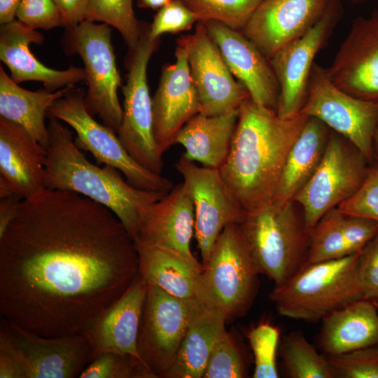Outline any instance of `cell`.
Listing matches in <instances>:
<instances>
[{
	"label": "cell",
	"mask_w": 378,
	"mask_h": 378,
	"mask_svg": "<svg viewBox=\"0 0 378 378\" xmlns=\"http://www.w3.org/2000/svg\"><path fill=\"white\" fill-rule=\"evenodd\" d=\"M308 118L300 113L281 118L251 98L241 105L227 157L218 170L244 212L273 202L289 151Z\"/></svg>",
	"instance_id": "obj_2"
},
{
	"label": "cell",
	"mask_w": 378,
	"mask_h": 378,
	"mask_svg": "<svg viewBox=\"0 0 378 378\" xmlns=\"http://www.w3.org/2000/svg\"><path fill=\"white\" fill-rule=\"evenodd\" d=\"M372 156H373V160L378 162V125L375 130L374 136H373Z\"/></svg>",
	"instance_id": "obj_48"
},
{
	"label": "cell",
	"mask_w": 378,
	"mask_h": 378,
	"mask_svg": "<svg viewBox=\"0 0 378 378\" xmlns=\"http://www.w3.org/2000/svg\"><path fill=\"white\" fill-rule=\"evenodd\" d=\"M195 220L192 197L185 183H180L145 209L134 242L172 249L193 258L190 241Z\"/></svg>",
	"instance_id": "obj_23"
},
{
	"label": "cell",
	"mask_w": 378,
	"mask_h": 378,
	"mask_svg": "<svg viewBox=\"0 0 378 378\" xmlns=\"http://www.w3.org/2000/svg\"><path fill=\"white\" fill-rule=\"evenodd\" d=\"M85 94L83 90L71 87L50 108L48 115L71 127L77 134L74 141L78 148L91 153L99 164L117 169L135 188L163 193L169 192L174 187L169 179L139 164L125 148L115 132L93 118L86 108Z\"/></svg>",
	"instance_id": "obj_8"
},
{
	"label": "cell",
	"mask_w": 378,
	"mask_h": 378,
	"mask_svg": "<svg viewBox=\"0 0 378 378\" xmlns=\"http://www.w3.org/2000/svg\"><path fill=\"white\" fill-rule=\"evenodd\" d=\"M300 113L322 121L372 161V141L378 125V100L360 99L344 92L332 83L326 68L314 63Z\"/></svg>",
	"instance_id": "obj_12"
},
{
	"label": "cell",
	"mask_w": 378,
	"mask_h": 378,
	"mask_svg": "<svg viewBox=\"0 0 378 378\" xmlns=\"http://www.w3.org/2000/svg\"><path fill=\"white\" fill-rule=\"evenodd\" d=\"M16 18L34 29L64 27L61 13L53 0H22Z\"/></svg>",
	"instance_id": "obj_41"
},
{
	"label": "cell",
	"mask_w": 378,
	"mask_h": 378,
	"mask_svg": "<svg viewBox=\"0 0 378 378\" xmlns=\"http://www.w3.org/2000/svg\"><path fill=\"white\" fill-rule=\"evenodd\" d=\"M239 110L217 115L198 113L178 132L174 144L183 146L187 159L219 169L227 157Z\"/></svg>",
	"instance_id": "obj_26"
},
{
	"label": "cell",
	"mask_w": 378,
	"mask_h": 378,
	"mask_svg": "<svg viewBox=\"0 0 378 378\" xmlns=\"http://www.w3.org/2000/svg\"><path fill=\"white\" fill-rule=\"evenodd\" d=\"M43 40L41 33L18 20L1 25L0 59L15 83L38 81L47 90L54 92L85 80L84 68L71 66L56 70L41 63L30 51L29 45H40Z\"/></svg>",
	"instance_id": "obj_24"
},
{
	"label": "cell",
	"mask_w": 378,
	"mask_h": 378,
	"mask_svg": "<svg viewBox=\"0 0 378 378\" xmlns=\"http://www.w3.org/2000/svg\"><path fill=\"white\" fill-rule=\"evenodd\" d=\"M278 327L261 323L252 328L246 335L254 358L253 378H277L276 355L279 342Z\"/></svg>",
	"instance_id": "obj_36"
},
{
	"label": "cell",
	"mask_w": 378,
	"mask_h": 378,
	"mask_svg": "<svg viewBox=\"0 0 378 378\" xmlns=\"http://www.w3.org/2000/svg\"><path fill=\"white\" fill-rule=\"evenodd\" d=\"M359 281L363 299L378 301V232L360 252Z\"/></svg>",
	"instance_id": "obj_42"
},
{
	"label": "cell",
	"mask_w": 378,
	"mask_h": 378,
	"mask_svg": "<svg viewBox=\"0 0 378 378\" xmlns=\"http://www.w3.org/2000/svg\"><path fill=\"white\" fill-rule=\"evenodd\" d=\"M80 378H155L139 359L128 354L102 353L84 369Z\"/></svg>",
	"instance_id": "obj_37"
},
{
	"label": "cell",
	"mask_w": 378,
	"mask_h": 378,
	"mask_svg": "<svg viewBox=\"0 0 378 378\" xmlns=\"http://www.w3.org/2000/svg\"><path fill=\"white\" fill-rule=\"evenodd\" d=\"M0 329L7 334L26 378L79 377L92 361L89 344L82 333L48 337L1 317Z\"/></svg>",
	"instance_id": "obj_16"
},
{
	"label": "cell",
	"mask_w": 378,
	"mask_h": 378,
	"mask_svg": "<svg viewBox=\"0 0 378 378\" xmlns=\"http://www.w3.org/2000/svg\"><path fill=\"white\" fill-rule=\"evenodd\" d=\"M370 162L352 143L331 130L318 167L293 199L309 232L327 211L356 193Z\"/></svg>",
	"instance_id": "obj_9"
},
{
	"label": "cell",
	"mask_w": 378,
	"mask_h": 378,
	"mask_svg": "<svg viewBox=\"0 0 378 378\" xmlns=\"http://www.w3.org/2000/svg\"><path fill=\"white\" fill-rule=\"evenodd\" d=\"M321 321L318 343L327 356L378 345V308L373 301H354Z\"/></svg>",
	"instance_id": "obj_25"
},
{
	"label": "cell",
	"mask_w": 378,
	"mask_h": 378,
	"mask_svg": "<svg viewBox=\"0 0 378 378\" xmlns=\"http://www.w3.org/2000/svg\"><path fill=\"white\" fill-rule=\"evenodd\" d=\"M152 106L154 138L163 154L174 145L176 136L184 125L200 113V101L186 48L179 38L175 62L163 66Z\"/></svg>",
	"instance_id": "obj_18"
},
{
	"label": "cell",
	"mask_w": 378,
	"mask_h": 378,
	"mask_svg": "<svg viewBox=\"0 0 378 378\" xmlns=\"http://www.w3.org/2000/svg\"><path fill=\"white\" fill-rule=\"evenodd\" d=\"M203 305L196 298L175 297L148 284L137 347L142 362L155 378H165L191 321Z\"/></svg>",
	"instance_id": "obj_11"
},
{
	"label": "cell",
	"mask_w": 378,
	"mask_h": 378,
	"mask_svg": "<svg viewBox=\"0 0 378 378\" xmlns=\"http://www.w3.org/2000/svg\"><path fill=\"white\" fill-rule=\"evenodd\" d=\"M22 0H0V23L7 24L15 20Z\"/></svg>",
	"instance_id": "obj_46"
},
{
	"label": "cell",
	"mask_w": 378,
	"mask_h": 378,
	"mask_svg": "<svg viewBox=\"0 0 378 378\" xmlns=\"http://www.w3.org/2000/svg\"><path fill=\"white\" fill-rule=\"evenodd\" d=\"M86 20L115 28L130 50L139 42L141 25L135 17L133 0H90Z\"/></svg>",
	"instance_id": "obj_34"
},
{
	"label": "cell",
	"mask_w": 378,
	"mask_h": 378,
	"mask_svg": "<svg viewBox=\"0 0 378 378\" xmlns=\"http://www.w3.org/2000/svg\"><path fill=\"white\" fill-rule=\"evenodd\" d=\"M21 200L15 197L1 198L0 201V237L16 214Z\"/></svg>",
	"instance_id": "obj_45"
},
{
	"label": "cell",
	"mask_w": 378,
	"mask_h": 378,
	"mask_svg": "<svg viewBox=\"0 0 378 378\" xmlns=\"http://www.w3.org/2000/svg\"><path fill=\"white\" fill-rule=\"evenodd\" d=\"M330 0H262L241 31L268 59L307 32Z\"/></svg>",
	"instance_id": "obj_19"
},
{
	"label": "cell",
	"mask_w": 378,
	"mask_h": 378,
	"mask_svg": "<svg viewBox=\"0 0 378 378\" xmlns=\"http://www.w3.org/2000/svg\"><path fill=\"white\" fill-rule=\"evenodd\" d=\"M294 201L272 202L244 212L238 223L260 274L279 286L305 263L309 241L302 211Z\"/></svg>",
	"instance_id": "obj_5"
},
{
	"label": "cell",
	"mask_w": 378,
	"mask_h": 378,
	"mask_svg": "<svg viewBox=\"0 0 378 378\" xmlns=\"http://www.w3.org/2000/svg\"><path fill=\"white\" fill-rule=\"evenodd\" d=\"M199 22L216 21L241 31L262 0H180Z\"/></svg>",
	"instance_id": "obj_33"
},
{
	"label": "cell",
	"mask_w": 378,
	"mask_h": 378,
	"mask_svg": "<svg viewBox=\"0 0 378 378\" xmlns=\"http://www.w3.org/2000/svg\"><path fill=\"white\" fill-rule=\"evenodd\" d=\"M66 29L73 28L87 18L90 0H53Z\"/></svg>",
	"instance_id": "obj_44"
},
{
	"label": "cell",
	"mask_w": 378,
	"mask_h": 378,
	"mask_svg": "<svg viewBox=\"0 0 378 378\" xmlns=\"http://www.w3.org/2000/svg\"><path fill=\"white\" fill-rule=\"evenodd\" d=\"M63 43L66 52L78 55L83 62L87 110L118 133L122 119L118 97L121 77L111 43V26L85 20L66 29Z\"/></svg>",
	"instance_id": "obj_7"
},
{
	"label": "cell",
	"mask_w": 378,
	"mask_h": 378,
	"mask_svg": "<svg viewBox=\"0 0 378 378\" xmlns=\"http://www.w3.org/2000/svg\"><path fill=\"white\" fill-rule=\"evenodd\" d=\"M331 130L322 121L309 117L288 155L273 202L293 201L318 167Z\"/></svg>",
	"instance_id": "obj_29"
},
{
	"label": "cell",
	"mask_w": 378,
	"mask_h": 378,
	"mask_svg": "<svg viewBox=\"0 0 378 378\" xmlns=\"http://www.w3.org/2000/svg\"><path fill=\"white\" fill-rule=\"evenodd\" d=\"M176 168L193 201L194 235L204 267L223 230L230 223H239L244 211L225 184L218 169L199 167L183 154Z\"/></svg>",
	"instance_id": "obj_14"
},
{
	"label": "cell",
	"mask_w": 378,
	"mask_h": 378,
	"mask_svg": "<svg viewBox=\"0 0 378 378\" xmlns=\"http://www.w3.org/2000/svg\"><path fill=\"white\" fill-rule=\"evenodd\" d=\"M337 208L342 212L378 221V162L372 160L366 178L356 193Z\"/></svg>",
	"instance_id": "obj_39"
},
{
	"label": "cell",
	"mask_w": 378,
	"mask_h": 378,
	"mask_svg": "<svg viewBox=\"0 0 378 378\" xmlns=\"http://www.w3.org/2000/svg\"><path fill=\"white\" fill-rule=\"evenodd\" d=\"M374 302V304H376V306H377V308H378V301H377V302Z\"/></svg>",
	"instance_id": "obj_49"
},
{
	"label": "cell",
	"mask_w": 378,
	"mask_h": 378,
	"mask_svg": "<svg viewBox=\"0 0 378 378\" xmlns=\"http://www.w3.org/2000/svg\"><path fill=\"white\" fill-rule=\"evenodd\" d=\"M225 316L203 305L191 321L165 378H202L209 358L226 332Z\"/></svg>",
	"instance_id": "obj_30"
},
{
	"label": "cell",
	"mask_w": 378,
	"mask_h": 378,
	"mask_svg": "<svg viewBox=\"0 0 378 378\" xmlns=\"http://www.w3.org/2000/svg\"><path fill=\"white\" fill-rule=\"evenodd\" d=\"M232 75L255 103L276 110L279 87L270 59L241 31L216 21L202 22Z\"/></svg>",
	"instance_id": "obj_20"
},
{
	"label": "cell",
	"mask_w": 378,
	"mask_h": 378,
	"mask_svg": "<svg viewBox=\"0 0 378 378\" xmlns=\"http://www.w3.org/2000/svg\"><path fill=\"white\" fill-rule=\"evenodd\" d=\"M282 365L290 378H337L328 356L319 354L301 331L284 335L281 344Z\"/></svg>",
	"instance_id": "obj_32"
},
{
	"label": "cell",
	"mask_w": 378,
	"mask_h": 378,
	"mask_svg": "<svg viewBox=\"0 0 378 378\" xmlns=\"http://www.w3.org/2000/svg\"><path fill=\"white\" fill-rule=\"evenodd\" d=\"M247 375L245 350L238 339L226 331L214 346L202 378H244Z\"/></svg>",
	"instance_id": "obj_35"
},
{
	"label": "cell",
	"mask_w": 378,
	"mask_h": 378,
	"mask_svg": "<svg viewBox=\"0 0 378 378\" xmlns=\"http://www.w3.org/2000/svg\"><path fill=\"white\" fill-rule=\"evenodd\" d=\"M258 274L238 223H230L217 238L204 266L197 298L219 310L227 321L243 316L256 298Z\"/></svg>",
	"instance_id": "obj_6"
},
{
	"label": "cell",
	"mask_w": 378,
	"mask_h": 378,
	"mask_svg": "<svg viewBox=\"0 0 378 378\" xmlns=\"http://www.w3.org/2000/svg\"><path fill=\"white\" fill-rule=\"evenodd\" d=\"M179 39L186 48L200 113L221 115L239 109L250 98L245 87L234 78L202 22H197L194 33Z\"/></svg>",
	"instance_id": "obj_15"
},
{
	"label": "cell",
	"mask_w": 378,
	"mask_h": 378,
	"mask_svg": "<svg viewBox=\"0 0 378 378\" xmlns=\"http://www.w3.org/2000/svg\"><path fill=\"white\" fill-rule=\"evenodd\" d=\"M49 118L46 188L76 192L106 206L134 241L144 211L166 193L139 189L117 169L93 164L76 145L69 128L61 120Z\"/></svg>",
	"instance_id": "obj_3"
},
{
	"label": "cell",
	"mask_w": 378,
	"mask_h": 378,
	"mask_svg": "<svg viewBox=\"0 0 378 378\" xmlns=\"http://www.w3.org/2000/svg\"><path fill=\"white\" fill-rule=\"evenodd\" d=\"M71 87L54 92L27 90L20 87L0 66V117L21 126L46 148L48 130L45 117L53 104Z\"/></svg>",
	"instance_id": "obj_28"
},
{
	"label": "cell",
	"mask_w": 378,
	"mask_h": 378,
	"mask_svg": "<svg viewBox=\"0 0 378 378\" xmlns=\"http://www.w3.org/2000/svg\"><path fill=\"white\" fill-rule=\"evenodd\" d=\"M328 358L337 378H378V345Z\"/></svg>",
	"instance_id": "obj_38"
},
{
	"label": "cell",
	"mask_w": 378,
	"mask_h": 378,
	"mask_svg": "<svg viewBox=\"0 0 378 378\" xmlns=\"http://www.w3.org/2000/svg\"><path fill=\"white\" fill-rule=\"evenodd\" d=\"M198 22L197 16L180 0H172L158 10L149 26V35L158 39L163 34L188 30Z\"/></svg>",
	"instance_id": "obj_40"
},
{
	"label": "cell",
	"mask_w": 378,
	"mask_h": 378,
	"mask_svg": "<svg viewBox=\"0 0 378 378\" xmlns=\"http://www.w3.org/2000/svg\"><path fill=\"white\" fill-rule=\"evenodd\" d=\"M159 38L149 35V27L141 26L139 42L130 50L128 74L122 86V119L118 136L129 154L148 170L161 174L162 153L153 134L152 99L147 80L150 57L157 50Z\"/></svg>",
	"instance_id": "obj_10"
},
{
	"label": "cell",
	"mask_w": 378,
	"mask_h": 378,
	"mask_svg": "<svg viewBox=\"0 0 378 378\" xmlns=\"http://www.w3.org/2000/svg\"><path fill=\"white\" fill-rule=\"evenodd\" d=\"M363 246V232L358 219L335 207L310 231L304 264L340 259L359 253Z\"/></svg>",
	"instance_id": "obj_31"
},
{
	"label": "cell",
	"mask_w": 378,
	"mask_h": 378,
	"mask_svg": "<svg viewBox=\"0 0 378 378\" xmlns=\"http://www.w3.org/2000/svg\"><path fill=\"white\" fill-rule=\"evenodd\" d=\"M0 378H26L20 359L2 329H0Z\"/></svg>",
	"instance_id": "obj_43"
},
{
	"label": "cell",
	"mask_w": 378,
	"mask_h": 378,
	"mask_svg": "<svg viewBox=\"0 0 378 378\" xmlns=\"http://www.w3.org/2000/svg\"><path fill=\"white\" fill-rule=\"evenodd\" d=\"M140 274L148 284L181 298H197L202 263L193 257L166 248L136 243Z\"/></svg>",
	"instance_id": "obj_27"
},
{
	"label": "cell",
	"mask_w": 378,
	"mask_h": 378,
	"mask_svg": "<svg viewBox=\"0 0 378 378\" xmlns=\"http://www.w3.org/2000/svg\"><path fill=\"white\" fill-rule=\"evenodd\" d=\"M136 244L106 206L45 188L0 237V314L39 335L83 332L139 274Z\"/></svg>",
	"instance_id": "obj_1"
},
{
	"label": "cell",
	"mask_w": 378,
	"mask_h": 378,
	"mask_svg": "<svg viewBox=\"0 0 378 378\" xmlns=\"http://www.w3.org/2000/svg\"><path fill=\"white\" fill-rule=\"evenodd\" d=\"M46 148L21 126L0 117V197L30 198L46 188Z\"/></svg>",
	"instance_id": "obj_21"
},
{
	"label": "cell",
	"mask_w": 378,
	"mask_h": 378,
	"mask_svg": "<svg viewBox=\"0 0 378 378\" xmlns=\"http://www.w3.org/2000/svg\"><path fill=\"white\" fill-rule=\"evenodd\" d=\"M342 14V1L330 0L323 15L307 32L269 59L279 87L276 113L281 118H290L300 113L314 59Z\"/></svg>",
	"instance_id": "obj_13"
},
{
	"label": "cell",
	"mask_w": 378,
	"mask_h": 378,
	"mask_svg": "<svg viewBox=\"0 0 378 378\" xmlns=\"http://www.w3.org/2000/svg\"><path fill=\"white\" fill-rule=\"evenodd\" d=\"M360 253L304 264L270 295L281 316L316 322L331 312L363 299L359 281Z\"/></svg>",
	"instance_id": "obj_4"
},
{
	"label": "cell",
	"mask_w": 378,
	"mask_h": 378,
	"mask_svg": "<svg viewBox=\"0 0 378 378\" xmlns=\"http://www.w3.org/2000/svg\"><path fill=\"white\" fill-rule=\"evenodd\" d=\"M332 83L358 98L378 100V10L358 17L330 67Z\"/></svg>",
	"instance_id": "obj_17"
},
{
	"label": "cell",
	"mask_w": 378,
	"mask_h": 378,
	"mask_svg": "<svg viewBox=\"0 0 378 378\" xmlns=\"http://www.w3.org/2000/svg\"><path fill=\"white\" fill-rule=\"evenodd\" d=\"M172 0H138V4L142 8L159 10L168 4Z\"/></svg>",
	"instance_id": "obj_47"
},
{
	"label": "cell",
	"mask_w": 378,
	"mask_h": 378,
	"mask_svg": "<svg viewBox=\"0 0 378 378\" xmlns=\"http://www.w3.org/2000/svg\"><path fill=\"white\" fill-rule=\"evenodd\" d=\"M148 287L139 272L122 295L82 332L89 344L92 360L102 353L113 352L142 361L137 342Z\"/></svg>",
	"instance_id": "obj_22"
}]
</instances>
